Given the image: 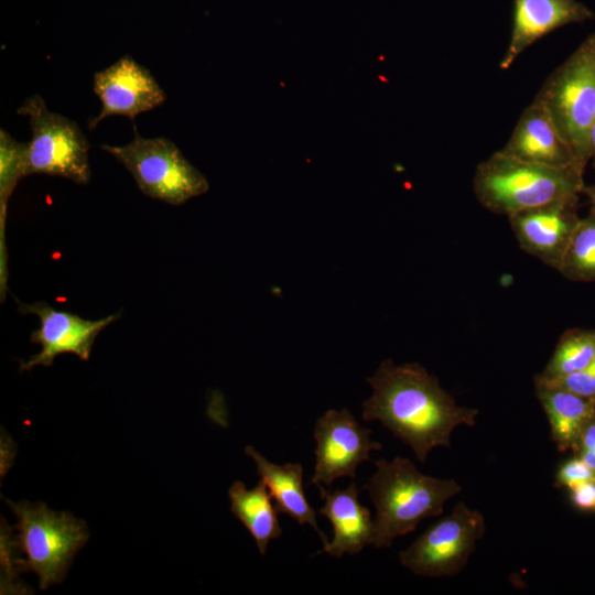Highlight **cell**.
<instances>
[{"mask_svg":"<svg viewBox=\"0 0 595 595\" xmlns=\"http://www.w3.org/2000/svg\"><path fill=\"white\" fill-rule=\"evenodd\" d=\"M367 382L372 394L363 403V419L379 421L420 462L435 447H450L457 426L476 424L478 410L457 404L420 364L383 360Z\"/></svg>","mask_w":595,"mask_h":595,"instance_id":"6da1fadb","label":"cell"},{"mask_svg":"<svg viewBox=\"0 0 595 595\" xmlns=\"http://www.w3.org/2000/svg\"><path fill=\"white\" fill-rule=\"evenodd\" d=\"M375 465L376 472L364 487L376 508L375 548H390L422 520L440 516L445 502L462 489L454 479L420 473L408 458L379 459Z\"/></svg>","mask_w":595,"mask_h":595,"instance_id":"7a4b0ae2","label":"cell"},{"mask_svg":"<svg viewBox=\"0 0 595 595\" xmlns=\"http://www.w3.org/2000/svg\"><path fill=\"white\" fill-rule=\"evenodd\" d=\"M583 175L576 166H547L497 151L477 165L473 188L483 207L510 216L580 195L585 186Z\"/></svg>","mask_w":595,"mask_h":595,"instance_id":"3957f363","label":"cell"},{"mask_svg":"<svg viewBox=\"0 0 595 595\" xmlns=\"http://www.w3.org/2000/svg\"><path fill=\"white\" fill-rule=\"evenodd\" d=\"M533 101L547 111L585 171L591 159L588 134L595 120V32L547 77Z\"/></svg>","mask_w":595,"mask_h":595,"instance_id":"277c9868","label":"cell"},{"mask_svg":"<svg viewBox=\"0 0 595 595\" xmlns=\"http://www.w3.org/2000/svg\"><path fill=\"white\" fill-rule=\"evenodd\" d=\"M6 501L18 520L14 545L25 555L11 561L12 571L34 572L41 589L61 583L74 555L88 540L86 523L43 502Z\"/></svg>","mask_w":595,"mask_h":595,"instance_id":"5b68a950","label":"cell"},{"mask_svg":"<svg viewBox=\"0 0 595 595\" xmlns=\"http://www.w3.org/2000/svg\"><path fill=\"white\" fill-rule=\"evenodd\" d=\"M100 148L131 173L150 198L178 206L209 188L205 176L165 137L144 138L134 129L129 143Z\"/></svg>","mask_w":595,"mask_h":595,"instance_id":"8992f818","label":"cell"},{"mask_svg":"<svg viewBox=\"0 0 595 595\" xmlns=\"http://www.w3.org/2000/svg\"><path fill=\"white\" fill-rule=\"evenodd\" d=\"M17 113L26 117L31 128L26 176L46 174L82 185L89 182L90 145L77 122L51 111L39 94L26 98Z\"/></svg>","mask_w":595,"mask_h":595,"instance_id":"52a82bcc","label":"cell"},{"mask_svg":"<svg viewBox=\"0 0 595 595\" xmlns=\"http://www.w3.org/2000/svg\"><path fill=\"white\" fill-rule=\"evenodd\" d=\"M485 530L483 515L461 501L400 552V563L416 575H455L466 565Z\"/></svg>","mask_w":595,"mask_h":595,"instance_id":"ba28073f","label":"cell"},{"mask_svg":"<svg viewBox=\"0 0 595 595\" xmlns=\"http://www.w3.org/2000/svg\"><path fill=\"white\" fill-rule=\"evenodd\" d=\"M370 436L371 430L363 428L347 409L326 411L314 425L316 462L310 484L329 486L337 478H355L370 452L381 450Z\"/></svg>","mask_w":595,"mask_h":595,"instance_id":"9c48e42d","label":"cell"},{"mask_svg":"<svg viewBox=\"0 0 595 595\" xmlns=\"http://www.w3.org/2000/svg\"><path fill=\"white\" fill-rule=\"evenodd\" d=\"M15 302L20 313L33 314L40 318V327L32 332L30 339L33 344L41 345V350L20 363L21 371L35 366L48 367L61 354L71 353L82 360H87L99 333L120 318L118 312L91 321L67 311L55 310L43 301L26 304L15 298Z\"/></svg>","mask_w":595,"mask_h":595,"instance_id":"30bf717a","label":"cell"},{"mask_svg":"<svg viewBox=\"0 0 595 595\" xmlns=\"http://www.w3.org/2000/svg\"><path fill=\"white\" fill-rule=\"evenodd\" d=\"M93 89L101 108L88 122L95 129L104 119L120 115L133 120L162 106L166 94L151 72L130 55H123L93 76Z\"/></svg>","mask_w":595,"mask_h":595,"instance_id":"8fae6325","label":"cell"},{"mask_svg":"<svg viewBox=\"0 0 595 595\" xmlns=\"http://www.w3.org/2000/svg\"><path fill=\"white\" fill-rule=\"evenodd\" d=\"M578 195L515 213L509 223L519 247L547 266L559 270L580 221Z\"/></svg>","mask_w":595,"mask_h":595,"instance_id":"7c38bea8","label":"cell"},{"mask_svg":"<svg viewBox=\"0 0 595 595\" xmlns=\"http://www.w3.org/2000/svg\"><path fill=\"white\" fill-rule=\"evenodd\" d=\"M513 23L509 44L499 63L508 69L534 42L571 23L594 18L593 11L577 0H513Z\"/></svg>","mask_w":595,"mask_h":595,"instance_id":"4fadbf2b","label":"cell"},{"mask_svg":"<svg viewBox=\"0 0 595 595\" xmlns=\"http://www.w3.org/2000/svg\"><path fill=\"white\" fill-rule=\"evenodd\" d=\"M499 151L536 164L553 167L576 166L583 171L547 111L534 101L522 111L509 139Z\"/></svg>","mask_w":595,"mask_h":595,"instance_id":"5bb4252c","label":"cell"},{"mask_svg":"<svg viewBox=\"0 0 595 595\" xmlns=\"http://www.w3.org/2000/svg\"><path fill=\"white\" fill-rule=\"evenodd\" d=\"M324 500L318 512L333 526V539L316 554L327 553L342 558L345 553L357 554L372 543L375 520L369 509L359 502V489L353 482L345 489L326 490L317 486Z\"/></svg>","mask_w":595,"mask_h":595,"instance_id":"9a60e30c","label":"cell"},{"mask_svg":"<svg viewBox=\"0 0 595 595\" xmlns=\"http://www.w3.org/2000/svg\"><path fill=\"white\" fill-rule=\"evenodd\" d=\"M245 453L253 459L260 480L267 486L274 499L279 513L296 520L299 524H310L320 536L323 547L328 543L316 521L315 511L305 498L303 489V467L301 464L277 465L269 462L255 447L247 446Z\"/></svg>","mask_w":595,"mask_h":595,"instance_id":"2e32d148","label":"cell"},{"mask_svg":"<svg viewBox=\"0 0 595 595\" xmlns=\"http://www.w3.org/2000/svg\"><path fill=\"white\" fill-rule=\"evenodd\" d=\"M536 392L558 448L561 452L578 448L581 433L595 415V399L542 385H536Z\"/></svg>","mask_w":595,"mask_h":595,"instance_id":"e0dca14e","label":"cell"},{"mask_svg":"<svg viewBox=\"0 0 595 595\" xmlns=\"http://www.w3.org/2000/svg\"><path fill=\"white\" fill-rule=\"evenodd\" d=\"M230 511L247 528L261 555L266 554L271 540L282 534L275 505L267 486L260 480L252 489L239 480L228 490Z\"/></svg>","mask_w":595,"mask_h":595,"instance_id":"ac0fdd59","label":"cell"},{"mask_svg":"<svg viewBox=\"0 0 595 595\" xmlns=\"http://www.w3.org/2000/svg\"><path fill=\"white\" fill-rule=\"evenodd\" d=\"M28 143L15 140L7 130L0 129V300L8 290V251L6 220L9 199L21 178L26 176Z\"/></svg>","mask_w":595,"mask_h":595,"instance_id":"d6986e66","label":"cell"},{"mask_svg":"<svg viewBox=\"0 0 595 595\" xmlns=\"http://www.w3.org/2000/svg\"><path fill=\"white\" fill-rule=\"evenodd\" d=\"M595 360V329H570L560 338L541 374L545 379L581 370Z\"/></svg>","mask_w":595,"mask_h":595,"instance_id":"ffe728a7","label":"cell"},{"mask_svg":"<svg viewBox=\"0 0 595 595\" xmlns=\"http://www.w3.org/2000/svg\"><path fill=\"white\" fill-rule=\"evenodd\" d=\"M562 275L581 282L595 281V213L581 218L564 252Z\"/></svg>","mask_w":595,"mask_h":595,"instance_id":"44dd1931","label":"cell"},{"mask_svg":"<svg viewBox=\"0 0 595 595\" xmlns=\"http://www.w3.org/2000/svg\"><path fill=\"white\" fill-rule=\"evenodd\" d=\"M534 382L595 399V360L581 370L558 378L545 379L537 376Z\"/></svg>","mask_w":595,"mask_h":595,"instance_id":"7402d4cb","label":"cell"},{"mask_svg":"<svg viewBox=\"0 0 595 595\" xmlns=\"http://www.w3.org/2000/svg\"><path fill=\"white\" fill-rule=\"evenodd\" d=\"M586 482H595V470L580 457L565 462L556 474V484L569 489Z\"/></svg>","mask_w":595,"mask_h":595,"instance_id":"603a6c76","label":"cell"},{"mask_svg":"<svg viewBox=\"0 0 595 595\" xmlns=\"http://www.w3.org/2000/svg\"><path fill=\"white\" fill-rule=\"evenodd\" d=\"M570 490L575 506L583 510L595 511V482L580 484Z\"/></svg>","mask_w":595,"mask_h":595,"instance_id":"cb8c5ba5","label":"cell"},{"mask_svg":"<svg viewBox=\"0 0 595 595\" xmlns=\"http://www.w3.org/2000/svg\"><path fill=\"white\" fill-rule=\"evenodd\" d=\"M581 451H595V415L585 424L578 442Z\"/></svg>","mask_w":595,"mask_h":595,"instance_id":"d4e9b609","label":"cell"},{"mask_svg":"<svg viewBox=\"0 0 595 595\" xmlns=\"http://www.w3.org/2000/svg\"><path fill=\"white\" fill-rule=\"evenodd\" d=\"M588 144H589V155L593 166L595 167V120L591 127L589 134H588Z\"/></svg>","mask_w":595,"mask_h":595,"instance_id":"484cf974","label":"cell"},{"mask_svg":"<svg viewBox=\"0 0 595 595\" xmlns=\"http://www.w3.org/2000/svg\"><path fill=\"white\" fill-rule=\"evenodd\" d=\"M580 458L595 470V451H581Z\"/></svg>","mask_w":595,"mask_h":595,"instance_id":"4316f807","label":"cell"},{"mask_svg":"<svg viewBox=\"0 0 595 595\" xmlns=\"http://www.w3.org/2000/svg\"><path fill=\"white\" fill-rule=\"evenodd\" d=\"M582 193L588 198L591 210L595 213V185H585Z\"/></svg>","mask_w":595,"mask_h":595,"instance_id":"83f0119b","label":"cell"}]
</instances>
